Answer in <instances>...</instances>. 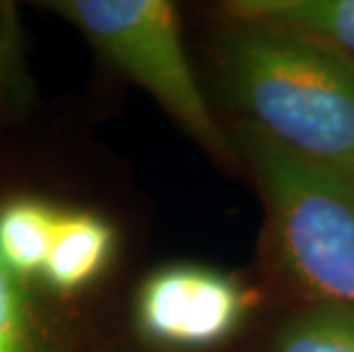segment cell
<instances>
[{
  "instance_id": "277c9868",
  "label": "cell",
  "mask_w": 354,
  "mask_h": 352,
  "mask_svg": "<svg viewBox=\"0 0 354 352\" xmlns=\"http://www.w3.org/2000/svg\"><path fill=\"white\" fill-rule=\"evenodd\" d=\"M250 295L215 268L176 263L149 275L135 297V325L156 346L199 350L227 341L243 323Z\"/></svg>"
},
{
  "instance_id": "9c48e42d",
  "label": "cell",
  "mask_w": 354,
  "mask_h": 352,
  "mask_svg": "<svg viewBox=\"0 0 354 352\" xmlns=\"http://www.w3.org/2000/svg\"><path fill=\"white\" fill-rule=\"evenodd\" d=\"M21 284L0 263V352H35L32 323Z\"/></svg>"
},
{
  "instance_id": "7a4b0ae2",
  "label": "cell",
  "mask_w": 354,
  "mask_h": 352,
  "mask_svg": "<svg viewBox=\"0 0 354 352\" xmlns=\"http://www.w3.org/2000/svg\"><path fill=\"white\" fill-rule=\"evenodd\" d=\"M236 138L283 268L320 304L354 309V172L302 158L247 124Z\"/></svg>"
},
{
  "instance_id": "3957f363",
  "label": "cell",
  "mask_w": 354,
  "mask_h": 352,
  "mask_svg": "<svg viewBox=\"0 0 354 352\" xmlns=\"http://www.w3.org/2000/svg\"><path fill=\"white\" fill-rule=\"evenodd\" d=\"M103 59L147 89L194 142L231 158L229 136L203 96L185 53L176 7L167 0H53Z\"/></svg>"
},
{
  "instance_id": "52a82bcc",
  "label": "cell",
  "mask_w": 354,
  "mask_h": 352,
  "mask_svg": "<svg viewBox=\"0 0 354 352\" xmlns=\"http://www.w3.org/2000/svg\"><path fill=\"white\" fill-rule=\"evenodd\" d=\"M57 217V208L32 197L0 206V263L19 281L44 272Z\"/></svg>"
},
{
  "instance_id": "6da1fadb",
  "label": "cell",
  "mask_w": 354,
  "mask_h": 352,
  "mask_svg": "<svg viewBox=\"0 0 354 352\" xmlns=\"http://www.w3.org/2000/svg\"><path fill=\"white\" fill-rule=\"evenodd\" d=\"M220 69L247 126L302 158L354 172V59L233 26L220 44Z\"/></svg>"
},
{
  "instance_id": "8992f818",
  "label": "cell",
  "mask_w": 354,
  "mask_h": 352,
  "mask_svg": "<svg viewBox=\"0 0 354 352\" xmlns=\"http://www.w3.org/2000/svg\"><path fill=\"white\" fill-rule=\"evenodd\" d=\"M117 234L110 222L89 211H59L44 281L57 293H73L99 277L115 252Z\"/></svg>"
},
{
  "instance_id": "ba28073f",
  "label": "cell",
  "mask_w": 354,
  "mask_h": 352,
  "mask_svg": "<svg viewBox=\"0 0 354 352\" xmlns=\"http://www.w3.org/2000/svg\"><path fill=\"white\" fill-rule=\"evenodd\" d=\"M272 352H354V309L318 304L290 318Z\"/></svg>"
},
{
  "instance_id": "5b68a950",
  "label": "cell",
  "mask_w": 354,
  "mask_h": 352,
  "mask_svg": "<svg viewBox=\"0 0 354 352\" xmlns=\"http://www.w3.org/2000/svg\"><path fill=\"white\" fill-rule=\"evenodd\" d=\"M233 26H252L304 39L354 59V0H231Z\"/></svg>"
}]
</instances>
